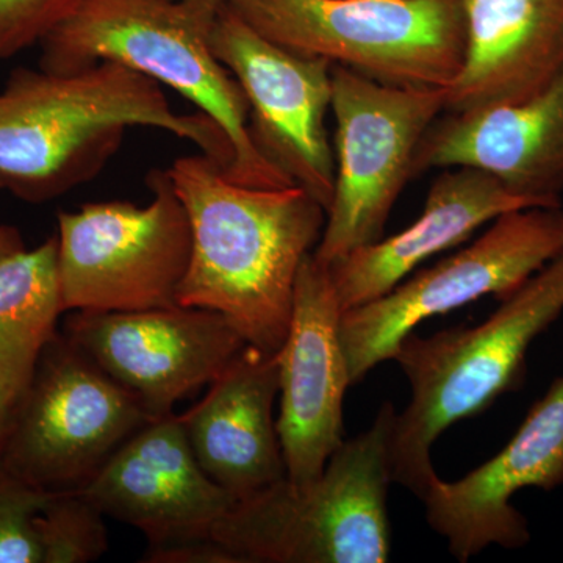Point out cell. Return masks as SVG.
<instances>
[{
    "label": "cell",
    "instance_id": "cell-1",
    "mask_svg": "<svg viewBox=\"0 0 563 563\" xmlns=\"http://www.w3.org/2000/svg\"><path fill=\"white\" fill-rule=\"evenodd\" d=\"M166 172L191 229L177 303L221 313L247 344L279 351L296 277L324 231V207L296 185L236 184L206 154L177 158Z\"/></svg>",
    "mask_w": 563,
    "mask_h": 563
},
{
    "label": "cell",
    "instance_id": "cell-2",
    "mask_svg": "<svg viewBox=\"0 0 563 563\" xmlns=\"http://www.w3.org/2000/svg\"><path fill=\"white\" fill-rule=\"evenodd\" d=\"M131 128L191 141L231 169L232 144L217 122L177 113L161 84L121 63L73 74L18 68L0 91V190L29 203L60 198L98 176Z\"/></svg>",
    "mask_w": 563,
    "mask_h": 563
},
{
    "label": "cell",
    "instance_id": "cell-3",
    "mask_svg": "<svg viewBox=\"0 0 563 563\" xmlns=\"http://www.w3.org/2000/svg\"><path fill=\"white\" fill-rule=\"evenodd\" d=\"M224 0H84L41 41L40 68L79 73L117 62L166 85L220 125L233 150L225 176L244 187H292L252 140L239 81L211 47Z\"/></svg>",
    "mask_w": 563,
    "mask_h": 563
},
{
    "label": "cell",
    "instance_id": "cell-4",
    "mask_svg": "<svg viewBox=\"0 0 563 563\" xmlns=\"http://www.w3.org/2000/svg\"><path fill=\"white\" fill-rule=\"evenodd\" d=\"M563 312V251L474 328L431 336L409 333L393 361L412 396L396 413L390 442L393 483L422 498L437 479L433 443L455 422L484 412L525 374L526 352Z\"/></svg>",
    "mask_w": 563,
    "mask_h": 563
},
{
    "label": "cell",
    "instance_id": "cell-5",
    "mask_svg": "<svg viewBox=\"0 0 563 563\" xmlns=\"http://www.w3.org/2000/svg\"><path fill=\"white\" fill-rule=\"evenodd\" d=\"M395 418V407L384 404L372 428L343 442L314 483L284 479L235 501L211 536L232 563L390 561Z\"/></svg>",
    "mask_w": 563,
    "mask_h": 563
},
{
    "label": "cell",
    "instance_id": "cell-6",
    "mask_svg": "<svg viewBox=\"0 0 563 563\" xmlns=\"http://www.w3.org/2000/svg\"><path fill=\"white\" fill-rule=\"evenodd\" d=\"M285 49L380 84L446 90L465 55L462 0H225Z\"/></svg>",
    "mask_w": 563,
    "mask_h": 563
},
{
    "label": "cell",
    "instance_id": "cell-7",
    "mask_svg": "<svg viewBox=\"0 0 563 563\" xmlns=\"http://www.w3.org/2000/svg\"><path fill=\"white\" fill-rule=\"evenodd\" d=\"M152 420L131 391L57 332L18 402L0 468L41 492L84 490Z\"/></svg>",
    "mask_w": 563,
    "mask_h": 563
},
{
    "label": "cell",
    "instance_id": "cell-8",
    "mask_svg": "<svg viewBox=\"0 0 563 563\" xmlns=\"http://www.w3.org/2000/svg\"><path fill=\"white\" fill-rule=\"evenodd\" d=\"M152 201L90 202L58 211L63 310L139 312L179 306L191 229L168 172L147 176Z\"/></svg>",
    "mask_w": 563,
    "mask_h": 563
},
{
    "label": "cell",
    "instance_id": "cell-9",
    "mask_svg": "<svg viewBox=\"0 0 563 563\" xmlns=\"http://www.w3.org/2000/svg\"><path fill=\"white\" fill-rule=\"evenodd\" d=\"M446 110V90L380 84L332 66L335 188L313 255L332 265L379 242L393 207L413 177L426 132Z\"/></svg>",
    "mask_w": 563,
    "mask_h": 563
},
{
    "label": "cell",
    "instance_id": "cell-10",
    "mask_svg": "<svg viewBox=\"0 0 563 563\" xmlns=\"http://www.w3.org/2000/svg\"><path fill=\"white\" fill-rule=\"evenodd\" d=\"M562 251V206L509 211L457 254L407 277L383 298L346 310L340 336L351 384L393 361L420 322L484 296L504 301Z\"/></svg>",
    "mask_w": 563,
    "mask_h": 563
},
{
    "label": "cell",
    "instance_id": "cell-11",
    "mask_svg": "<svg viewBox=\"0 0 563 563\" xmlns=\"http://www.w3.org/2000/svg\"><path fill=\"white\" fill-rule=\"evenodd\" d=\"M80 492L144 533L141 562L232 563L211 532L235 499L196 461L179 415L143 426Z\"/></svg>",
    "mask_w": 563,
    "mask_h": 563
},
{
    "label": "cell",
    "instance_id": "cell-12",
    "mask_svg": "<svg viewBox=\"0 0 563 563\" xmlns=\"http://www.w3.org/2000/svg\"><path fill=\"white\" fill-rule=\"evenodd\" d=\"M211 47L242 87L258 150L328 213L335 188V154L325 128L332 63L285 49L233 13L225 0Z\"/></svg>",
    "mask_w": 563,
    "mask_h": 563
},
{
    "label": "cell",
    "instance_id": "cell-13",
    "mask_svg": "<svg viewBox=\"0 0 563 563\" xmlns=\"http://www.w3.org/2000/svg\"><path fill=\"white\" fill-rule=\"evenodd\" d=\"M63 333L154 418L213 383L247 344L221 313L181 306L74 312Z\"/></svg>",
    "mask_w": 563,
    "mask_h": 563
},
{
    "label": "cell",
    "instance_id": "cell-14",
    "mask_svg": "<svg viewBox=\"0 0 563 563\" xmlns=\"http://www.w3.org/2000/svg\"><path fill=\"white\" fill-rule=\"evenodd\" d=\"M343 310L331 269L312 254L296 277L290 328L279 351L277 432L287 479L314 483L342 446L343 399L351 387L340 321Z\"/></svg>",
    "mask_w": 563,
    "mask_h": 563
},
{
    "label": "cell",
    "instance_id": "cell-15",
    "mask_svg": "<svg viewBox=\"0 0 563 563\" xmlns=\"http://www.w3.org/2000/svg\"><path fill=\"white\" fill-rule=\"evenodd\" d=\"M563 484V377L533 404L501 453L454 483L437 477L422 496L426 518L457 561L488 547L517 550L531 540L528 520L512 506L523 488Z\"/></svg>",
    "mask_w": 563,
    "mask_h": 563
},
{
    "label": "cell",
    "instance_id": "cell-16",
    "mask_svg": "<svg viewBox=\"0 0 563 563\" xmlns=\"http://www.w3.org/2000/svg\"><path fill=\"white\" fill-rule=\"evenodd\" d=\"M446 113L421 140L413 176L470 166L544 207L562 206L563 66L525 101Z\"/></svg>",
    "mask_w": 563,
    "mask_h": 563
},
{
    "label": "cell",
    "instance_id": "cell-17",
    "mask_svg": "<svg viewBox=\"0 0 563 563\" xmlns=\"http://www.w3.org/2000/svg\"><path fill=\"white\" fill-rule=\"evenodd\" d=\"M279 388L277 352L246 344L201 401L179 415L196 461L235 501L287 479L273 415Z\"/></svg>",
    "mask_w": 563,
    "mask_h": 563
},
{
    "label": "cell",
    "instance_id": "cell-18",
    "mask_svg": "<svg viewBox=\"0 0 563 563\" xmlns=\"http://www.w3.org/2000/svg\"><path fill=\"white\" fill-rule=\"evenodd\" d=\"M544 207L510 191L483 169H444L429 188L420 217L396 235L380 239L329 265L343 312L383 298L433 255L457 246L477 229L509 211Z\"/></svg>",
    "mask_w": 563,
    "mask_h": 563
},
{
    "label": "cell",
    "instance_id": "cell-19",
    "mask_svg": "<svg viewBox=\"0 0 563 563\" xmlns=\"http://www.w3.org/2000/svg\"><path fill=\"white\" fill-rule=\"evenodd\" d=\"M465 55L446 110L525 101L563 66V0H462Z\"/></svg>",
    "mask_w": 563,
    "mask_h": 563
},
{
    "label": "cell",
    "instance_id": "cell-20",
    "mask_svg": "<svg viewBox=\"0 0 563 563\" xmlns=\"http://www.w3.org/2000/svg\"><path fill=\"white\" fill-rule=\"evenodd\" d=\"M63 312L57 236L0 261V344L41 352Z\"/></svg>",
    "mask_w": 563,
    "mask_h": 563
},
{
    "label": "cell",
    "instance_id": "cell-21",
    "mask_svg": "<svg viewBox=\"0 0 563 563\" xmlns=\"http://www.w3.org/2000/svg\"><path fill=\"white\" fill-rule=\"evenodd\" d=\"M103 517L84 492L51 493L35 518L43 563L98 561L109 548Z\"/></svg>",
    "mask_w": 563,
    "mask_h": 563
},
{
    "label": "cell",
    "instance_id": "cell-22",
    "mask_svg": "<svg viewBox=\"0 0 563 563\" xmlns=\"http://www.w3.org/2000/svg\"><path fill=\"white\" fill-rule=\"evenodd\" d=\"M49 496L0 468V563H43L35 518Z\"/></svg>",
    "mask_w": 563,
    "mask_h": 563
},
{
    "label": "cell",
    "instance_id": "cell-23",
    "mask_svg": "<svg viewBox=\"0 0 563 563\" xmlns=\"http://www.w3.org/2000/svg\"><path fill=\"white\" fill-rule=\"evenodd\" d=\"M84 0H0V60L46 38Z\"/></svg>",
    "mask_w": 563,
    "mask_h": 563
},
{
    "label": "cell",
    "instance_id": "cell-24",
    "mask_svg": "<svg viewBox=\"0 0 563 563\" xmlns=\"http://www.w3.org/2000/svg\"><path fill=\"white\" fill-rule=\"evenodd\" d=\"M38 355L21 347L0 346V459L18 402L31 380Z\"/></svg>",
    "mask_w": 563,
    "mask_h": 563
},
{
    "label": "cell",
    "instance_id": "cell-25",
    "mask_svg": "<svg viewBox=\"0 0 563 563\" xmlns=\"http://www.w3.org/2000/svg\"><path fill=\"white\" fill-rule=\"evenodd\" d=\"M25 250L21 232L11 225H0V261Z\"/></svg>",
    "mask_w": 563,
    "mask_h": 563
}]
</instances>
